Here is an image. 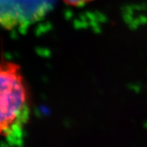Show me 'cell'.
I'll return each mask as SVG.
<instances>
[{
  "label": "cell",
  "mask_w": 147,
  "mask_h": 147,
  "mask_svg": "<svg viewBox=\"0 0 147 147\" xmlns=\"http://www.w3.org/2000/svg\"><path fill=\"white\" fill-rule=\"evenodd\" d=\"M30 118L29 93L21 66L0 61V137L21 145Z\"/></svg>",
  "instance_id": "obj_1"
},
{
  "label": "cell",
  "mask_w": 147,
  "mask_h": 147,
  "mask_svg": "<svg viewBox=\"0 0 147 147\" xmlns=\"http://www.w3.org/2000/svg\"><path fill=\"white\" fill-rule=\"evenodd\" d=\"M65 3H67L68 4L74 6H80L82 4H84L88 2H89L91 0H64Z\"/></svg>",
  "instance_id": "obj_2"
}]
</instances>
